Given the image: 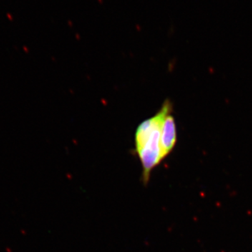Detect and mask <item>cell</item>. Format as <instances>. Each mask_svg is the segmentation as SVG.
Here are the masks:
<instances>
[{
  "mask_svg": "<svg viewBox=\"0 0 252 252\" xmlns=\"http://www.w3.org/2000/svg\"><path fill=\"white\" fill-rule=\"evenodd\" d=\"M161 126L162 125L158 127L152 132L143 147L135 152L142 164V182L144 186L148 185L151 174L154 169L164 160L160 148Z\"/></svg>",
  "mask_w": 252,
  "mask_h": 252,
  "instance_id": "1",
  "label": "cell"
},
{
  "mask_svg": "<svg viewBox=\"0 0 252 252\" xmlns=\"http://www.w3.org/2000/svg\"><path fill=\"white\" fill-rule=\"evenodd\" d=\"M177 126L172 112L165 116L160 130V148L162 158L165 159L175 148L177 140Z\"/></svg>",
  "mask_w": 252,
  "mask_h": 252,
  "instance_id": "2",
  "label": "cell"
}]
</instances>
